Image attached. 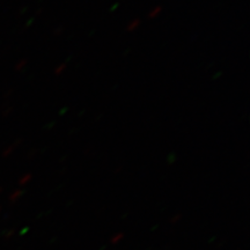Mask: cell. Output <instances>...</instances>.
Segmentation results:
<instances>
[{"label":"cell","mask_w":250,"mask_h":250,"mask_svg":"<svg viewBox=\"0 0 250 250\" xmlns=\"http://www.w3.org/2000/svg\"><path fill=\"white\" fill-rule=\"evenodd\" d=\"M139 26H140V21L139 20H133V21H131L129 24H127L126 30L127 31H133V30L138 29Z\"/></svg>","instance_id":"6da1fadb"},{"label":"cell","mask_w":250,"mask_h":250,"mask_svg":"<svg viewBox=\"0 0 250 250\" xmlns=\"http://www.w3.org/2000/svg\"><path fill=\"white\" fill-rule=\"evenodd\" d=\"M161 12H162V7H161V6H158V7L153 8L152 12L148 15H149V18H151V19H154V18L158 17V15H160Z\"/></svg>","instance_id":"7a4b0ae2"},{"label":"cell","mask_w":250,"mask_h":250,"mask_svg":"<svg viewBox=\"0 0 250 250\" xmlns=\"http://www.w3.org/2000/svg\"><path fill=\"white\" fill-rule=\"evenodd\" d=\"M64 68H65V65H62L61 67H59V68H57V70H56V73L59 74V73H61V71H62V70H64Z\"/></svg>","instance_id":"3957f363"}]
</instances>
